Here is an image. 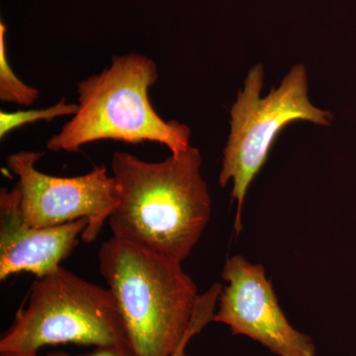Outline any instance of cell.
Here are the masks:
<instances>
[{
  "mask_svg": "<svg viewBox=\"0 0 356 356\" xmlns=\"http://www.w3.org/2000/svg\"><path fill=\"white\" fill-rule=\"evenodd\" d=\"M6 26L0 24V100L4 103H15L22 106H31L38 100V89L27 86L16 76L7 57Z\"/></svg>",
  "mask_w": 356,
  "mask_h": 356,
  "instance_id": "obj_9",
  "label": "cell"
},
{
  "mask_svg": "<svg viewBox=\"0 0 356 356\" xmlns=\"http://www.w3.org/2000/svg\"><path fill=\"white\" fill-rule=\"evenodd\" d=\"M44 152L22 151L7 158L18 177L20 206L26 222L35 228L88 219L81 238L95 242L119 202L118 189L106 166L95 165L86 175L58 177L40 172L37 163Z\"/></svg>",
  "mask_w": 356,
  "mask_h": 356,
  "instance_id": "obj_6",
  "label": "cell"
},
{
  "mask_svg": "<svg viewBox=\"0 0 356 356\" xmlns=\"http://www.w3.org/2000/svg\"><path fill=\"white\" fill-rule=\"evenodd\" d=\"M216 307V299L211 295H202V296L199 297L195 310H194L193 317H192L191 327H189L184 339H182L181 343L179 344L172 356H185L187 344L191 341L192 337H195L196 334L202 331L206 325L214 321Z\"/></svg>",
  "mask_w": 356,
  "mask_h": 356,
  "instance_id": "obj_11",
  "label": "cell"
},
{
  "mask_svg": "<svg viewBox=\"0 0 356 356\" xmlns=\"http://www.w3.org/2000/svg\"><path fill=\"white\" fill-rule=\"evenodd\" d=\"M201 166L196 147L159 163L115 152L111 170L119 202L108 220L113 236L184 261L212 212Z\"/></svg>",
  "mask_w": 356,
  "mask_h": 356,
  "instance_id": "obj_1",
  "label": "cell"
},
{
  "mask_svg": "<svg viewBox=\"0 0 356 356\" xmlns=\"http://www.w3.org/2000/svg\"><path fill=\"white\" fill-rule=\"evenodd\" d=\"M158 79L153 58L136 53L113 56L109 67L77 84L79 110L47 142V149L72 153L96 140H113L158 143L172 154L186 151L191 128L163 120L149 102V88Z\"/></svg>",
  "mask_w": 356,
  "mask_h": 356,
  "instance_id": "obj_3",
  "label": "cell"
},
{
  "mask_svg": "<svg viewBox=\"0 0 356 356\" xmlns=\"http://www.w3.org/2000/svg\"><path fill=\"white\" fill-rule=\"evenodd\" d=\"M264 70L255 65L245 79L232 106L231 133L222 156L219 184L233 182L232 198L236 201L235 231L243 229V208L248 187L264 165L278 134L295 121L329 126L332 115L312 104L308 95L305 65L297 64L277 88L261 98Z\"/></svg>",
  "mask_w": 356,
  "mask_h": 356,
  "instance_id": "obj_5",
  "label": "cell"
},
{
  "mask_svg": "<svg viewBox=\"0 0 356 356\" xmlns=\"http://www.w3.org/2000/svg\"><path fill=\"white\" fill-rule=\"evenodd\" d=\"M67 343L127 346L108 288L60 266L33 283L24 306L0 339V356H39L44 346Z\"/></svg>",
  "mask_w": 356,
  "mask_h": 356,
  "instance_id": "obj_4",
  "label": "cell"
},
{
  "mask_svg": "<svg viewBox=\"0 0 356 356\" xmlns=\"http://www.w3.org/2000/svg\"><path fill=\"white\" fill-rule=\"evenodd\" d=\"M79 110V104L67 103L62 98L53 106L36 110H18L16 112H0V139L17 129L39 121H51L63 116H74Z\"/></svg>",
  "mask_w": 356,
  "mask_h": 356,
  "instance_id": "obj_10",
  "label": "cell"
},
{
  "mask_svg": "<svg viewBox=\"0 0 356 356\" xmlns=\"http://www.w3.org/2000/svg\"><path fill=\"white\" fill-rule=\"evenodd\" d=\"M47 356H69L63 353H49ZM79 356H132L128 346H97L95 350Z\"/></svg>",
  "mask_w": 356,
  "mask_h": 356,
  "instance_id": "obj_12",
  "label": "cell"
},
{
  "mask_svg": "<svg viewBox=\"0 0 356 356\" xmlns=\"http://www.w3.org/2000/svg\"><path fill=\"white\" fill-rule=\"evenodd\" d=\"M222 277L227 285L213 322L228 325L232 334L250 337L278 356H316L311 337L288 322L264 266L234 255L225 264Z\"/></svg>",
  "mask_w": 356,
  "mask_h": 356,
  "instance_id": "obj_7",
  "label": "cell"
},
{
  "mask_svg": "<svg viewBox=\"0 0 356 356\" xmlns=\"http://www.w3.org/2000/svg\"><path fill=\"white\" fill-rule=\"evenodd\" d=\"M132 356H172L200 295L181 262L112 236L98 252Z\"/></svg>",
  "mask_w": 356,
  "mask_h": 356,
  "instance_id": "obj_2",
  "label": "cell"
},
{
  "mask_svg": "<svg viewBox=\"0 0 356 356\" xmlns=\"http://www.w3.org/2000/svg\"><path fill=\"white\" fill-rule=\"evenodd\" d=\"M88 219L35 228L26 222L17 185L0 191V280L29 273L43 277L60 266L79 245Z\"/></svg>",
  "mask_w": 356,
  "mask_h": 356,
  "instance_id": "obj_8",
  "label": "cell"
}]
</instances>
